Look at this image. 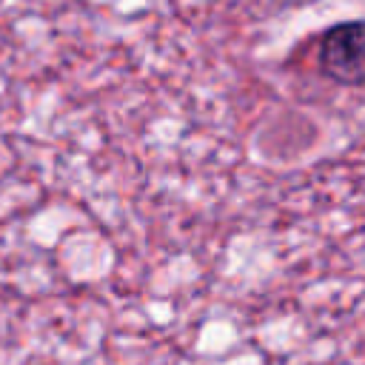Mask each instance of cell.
<instances>
[{"mask_svg":"<svg viewBox=\"0 0 365 365\" xmlns=\"http://www.w3.org/2000/svg\"><path fill=\"white\" fill-rule=\"evenodd\" d=\"M319 71L339 86L365 83V20H345L322 31L317 46Z\"/></svg>","mask_w":365,"mask_h":365,"instance_id":"cell-1","label":"cell"}]
</instances>
